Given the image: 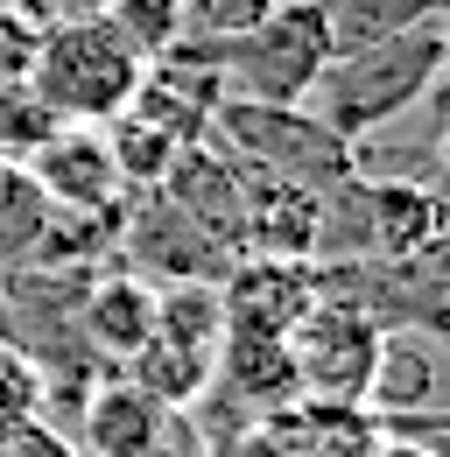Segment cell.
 <instances>
[{"mask_svg":"<svg viewBox=\"0 0 450 457\" xmlns=\"http://www.w3.org/2000/svg\"><path fill=\"white\" fill-rule=\"evenodd\" d=\"M437 57H444L437 21H429V29H401V36L366 43V50H345V57H331V71L317 78L310 113L324 120L338 141L359 148V141L388 134L401 113H415V106L437 92Z\"/></svg>","mask_w":450,"mask_h":457,"instance_id":"6da1fadb","label":"cell"},{"mask_svg":"<svg viewBox=\"0 0 450 457\" xmlns=\"http://www.w3.org/2000/svg\"><path fill=\"white\" fill-rule=\"evenodd\" d=\"M141 78H148V57L112 29L106 14L43 21L29 85H36V99L63 127H106L112 113H127V99L141 92Z\"/></svg>","mask_w":450,"mask_h":457,"instance_id":"7a4b0ae2","label":"cell"},{"mask_svg":"<svg viewBox=\"0 0 450 457\" xmlns=\"http://www.w3.org/2000/svg\"><path fill=\"white\" fill-rule=\"evenodd\" d=\"M212 134H225V141L246 155V170H268V176H281V183H303V190H317V197H345V190L366 176L359 170V148L338 141L310 106L225 99L219 113H212Z\"/></svg>","mask_w":450,"mask_h":457,"instance_id":"3957f363","label":"cell"},{"mask_svg":"<svg viewBox=\"0 0 450 457\" xmlns=\"http://www.w3.org/2000/svg\"><path fill=\"white\" fill-rule=\"evenodd\" d=\"M219 57H225V92H232V99L310 106L317 78H324L331 57H338L331 21H324V0H281L261 29L219 43Z\"/></svg>","mask_w":450,"mask_h":457,"instance_id":"277c9868","label":"cell"},{"mask_svg":"<svg viewBox=\"0 0 450 457\" xmlns=\"http://www.w3.org/2000/svg\"><path fill=\"white\" fill-rule=\"evenodd\" d=\"M219 352H225V303L219 282H169L155 288V331L141 345V359L127 366V380L155 408H183L219 380Z\"/></svg>","mask_w":450,"mask_h":457,"instance_id":"5b68a950","label":"cell"},{"mask_svg":"<svg viewBox=\"0 0 450 457\" xmlns=\"http://www.w3.org/2000/svg\"><path fill=\"white\" fill-rule=\"evenodd\" d=\"M380 324L359 310V303H324L288 331V373L296 387L317 401H366V380H373V359H380Z\"/></svg>","mask_w":450,"mask_h":457,"instance_id":"8992f818","label":"cell"},{"mask_svg":"<svg viewBox=\"0 0 450 457\" xmlns=\"http://www.w3.org/2000/svg\"><path fill=\"white\" fill-rule=\"evenodd\" d=\"M345 197H352V226H366L359 246L380 261H429L450 239V197L422 176H359Z\"/></svg>","mask_w":450,"mask_h":457,"instance_id":"52a82bcc","label":"cell"},{"mask_svg":"<svg viewBox=\"0 0 450 457\" xmlns=\"http://www.w3.org/2000/svg\"><path fill=\"white\" fill-rule=\"evenodd\" d=\"M120 246H127V268H134L141 282H225V268H232V253H225L197 219H183L162 190L127 197Z\"/></svg>","mask_w":450,"mask_h":457,"instance_id":"ba28073f","label":"cell"},{"mask_svg":"<svg viewBox=\"0 0 450 457\" xmlns=\"http://www.w3.org/2000/svg\"><path fill=\"white\" fill-rule=\"evenodd\" d=\"M317 275L310 261H261V253H239L219 282L225 303V331H246V338H288L310 310H317Z\"/></svg>","mask_w":450,"mask_h":457,"instance_id":"9c48e42d","label":"cell"},{"mask_svg":"<svg viewBox=\"0 0 450 457\" xmlns=\"http://www.w3.org/2000/svg\"><path fill=\"white\" fill-rule=\"evenodd\" d=\"M324 197L303 190V183H281L268 170H246V204H239V253H261V261H310L324 253Z\"/></svg>","mask_w":450,"mask_h":457,"instance_id":"30bf717a","label":"cell"},{"mask_svg":"<svg viewBox=\"0 0 450 457\" xmlns=\"http://www.w3.org/2000/svg\"><path fill=\"white\" fill-rule=\"evenodd\" d=\"M29 176L43 183L56 212H106V204H127L134 190L120 183L106 148V127H56L50 141L29 155Z\"/></svg>","mask_w":450,"mask_h":457,"instance_id":"8fae6325","label":"cell"},{"mask_svg":"<svg viewBox=\"0 0 450 457\" xmlns=\"http://www.w3.org/2000/svg\"><path fill=\"white\" fill-rule=\"evenodd\" d=\"M155 331V282H141L134 268H92V282L78 295V338L106 366H134L141 345Z\"/></svg>","mask_w":450,"mask_h":457,"instance_id":"7c38bea8","label":"cell"},{"mask_svg":"<svg viewBox=\"0 0 450 457\" xmlns=\"http://www.w3.org/2000/svg\"><path fill=\"white\" fill-rule=\"evenodd\" d=\"M162 197L183 212V219H197V226L219 239L225 253L239 261V204H246V170H232L212 155V141H197V148H183L162 176Z\"/></svg>","mask_w":450,"mask_h":457,"instance_id":"4fadbf2b","label":"cell"},{"mask_svg":"<svg viewBox=\"0 0 450 457\" xmlns=\"http://www.w3.org/2000/svg\"><path fill=\"white\" fill-rule=\"evenodd\" d=\"M444 14H450V0H324L338 57H345V50H366V43H388L401 29H429V21H444Z\"/></svg>","mask_w":450,"mask_h":457,"instance_id":"5bb4252c","label":"cell"},{"mask_svg":"<svg viewBox=\"0 0 450 457\" xmlns=\"http://www.w3.org/2000/svg\"><path fill=\"white\" fill-rule=\"evenodd\" d=\"M366 401H373L380 415H415V408H429V401H437V352L415 345V338H380Z\"/></svg>","mask_w":450,"mask_h":457,"instance_id":"9a60e30c","label":"cell"},{"mask_svg":"<svg viewBox=\"0 0 450 457\" xmlns=\"http://www.w3.org/2000/svg\"><path fill=\"white\" fill-rule=\"evenodd\" d=\"M50 197H43V183L29 176V162H7L0 155V275L7 268H29V253H36V239L50 226Z\"/></svg>","mask_w":450,"mask_h":457,"instance_id":"2e32d148","label":"cell"},{"mask_svg":"<svg viewBox=\"0 0 450 457\" xmlns=\"http://www.w3.org/2000/svg\"><path fill=\"white\" fill-rule=\"evenodd\" d=\"M85 444L99 457H141L155 444V401L141 395L134 380L127 387H99L92 415H85Z\"/></svg>","mask_w":450,"mask_h":457,"instance_id":"e0dca14e","label":"cell"},{"mask_svg":"<svg viewBox=\"0 0 450 457\" xmlns=\"http://www.w3.org/2000/svg\"><path fill=\"white\" fill-rule=\"evenodd\" d=\"M106 148H112V170H120V183H127L134 197H141V190H162L169 162L183 155L162 127H148L141 113H112L106 120Z\"/></svg>","mask_w":450,"mask_h":457,"instance_id":"ac0fdd59","label":"cell"},{"mask_svg":"<svg viewBox=\"0 0 450 457\" xmlns=\"http://www.w3.org/2000/svg\"><path fill=\"white\" fill-rule=\"evenodd\" d=\"M43 401H50L43 366H36L21 345L0 338V451H7L21 429H36V422H43Z\"/></svg>","mask_w":450,"mask_h":457,"instance_id":"d6986e66","label":"cell"},{"mask_svg":"<svg viewBox=\"0 0 450 457\" xmlns=\"http://www.w3.org/2000/svg\"><path fill=\"white\" fill-rule=\"evenodd\" d=\"M56 127H63V120L36 99V85H0V155H7V162H29Z\"/></svg>","mask_w":450,"mask_h":457,"instance_id":"ffe728a7","label":"cell"},{"mask_svg":"<svg viewBox=\"0 0 450 457\" xmlns=\"http://www.w3.org/2000/svg\"><path fill=\"white\" fill-rule=\"evenodd\" d=\"M106 21L141 50V57L155 63L183 36V0H106Z\"/></svg>","mask_w":450,"mask_h":457,"instance_id":"44dd1931","label":"cell"},{"mask_svg":"<svg viewBox=\"0 0 450 457\" xmlns=\"http://www.w3.org/2000/svg\"><path fill=\"white\" fill-rule=\"evenodd\" d=\"M281 0H183V36H204V43H232L246 29H261Z\"/></svg>","mask_w":450,"mask_h":457,"instance_id":"7402d4cb","label":"cell"},{"mask_svg":"<svg viewBox=\"0 0 450 457\" xmlns=\"http://www.w3.org/2000/svg\"><path fill=\"white\" fill-rule=\"evenodd\" d=\"M36 43H43V21H36L29 7H7V0H0V85H29Z\"/></svg>","mask_w":450,"mask_h":457,"instance_id":"603a6c76","label":"cell"},{"mask_svg":"<svg viewBox=\"0 0 450 457\" xmlns=\"http://www.w3.org/2000/svg\"><path fill=\"white\" fill-rule=\"evenodd\" d=\"M373 457H437L429 444H415V436H394V444H380Z\"/></svg>","mask_w":450,"mask_h":457,"instance_id":"cb8c5ba5","label":"cell"},{"mask_svg":"<svg viewBox=\"0 0 450 457\" xmlns=\"http://www.w3.org/2000/svg\"><path fill=\"white\" fill-rule=\"evenodd\" d=\"M437 36H444V57H437V85H444V92H450V14H444V21H437Z\"/></svg>","mask_w":450,"mask_h":457,"instance_id":"d4e9b609","label":"cell"},{"mask_svg":"<svg viewBox=\"0 0 450 457\" xmlns=\"http://www.w3.org/2000/svg\"><path fill=\"white\" fill-rule=\"evenodd\" d=\"M437 155L450 162V92H444V127H437Z\"/></svg>","mask_w":450,"mask_h":457,"instance_id":"484cf974","label":"cell"}]
</instances>
